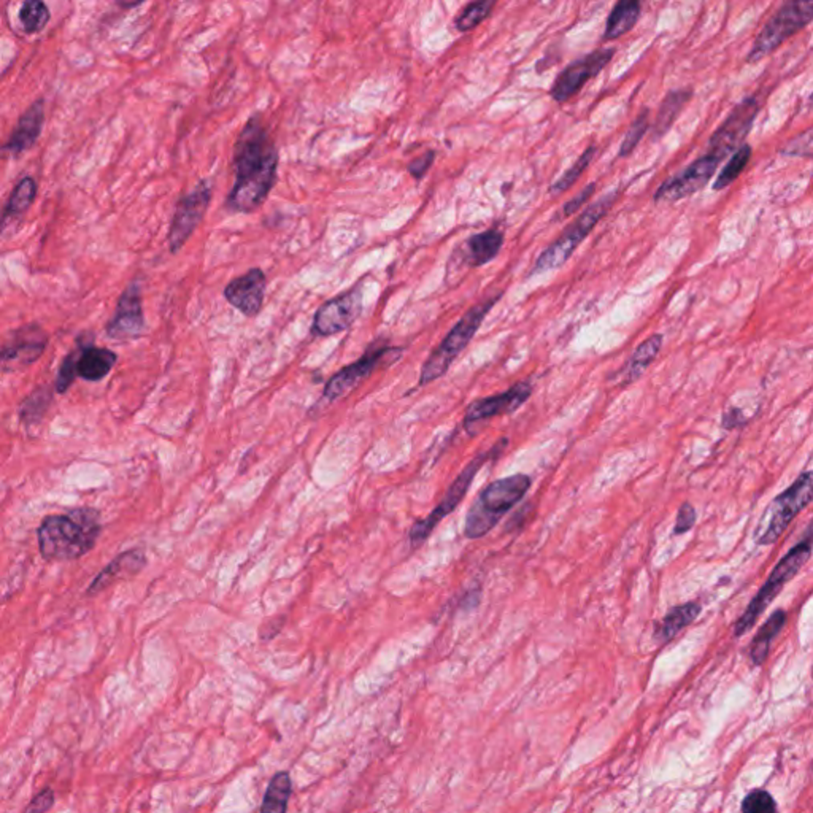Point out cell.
I'll use <instances>...</instances> for the list:
<instances>
[{
    "instance_id": "d4e9b609",
    "label": "cell",
    "mask_w": 813,
    "mask_h": 813,
    "mask_svg": "<svg viewBox=\"0 0 813 813\" xmlns=\"http://www.w3.org/2000/svg\"><path fill=\"white\" fill-rule=\"evenodd\" d=\"M642 15V4L638 0H622L612 8L608 15L607 28L602 36L604 42H612L628 34Z\"/></svg>"
},
{
    "instance_id": "1f68e13d",
    "label": "cell",
    "mask_w": 813,
    "mask_h": 813,
    "mask_svg": "<svg viewBox=\"0 0 813 813\" xmlns=\"http://www.w3.org/2000/svg\"><path fill=\"white\" fill-rule=\"evenodd\" d=\"M18 18H20L24 32L37 34V32H42L45 26L50 22L52 13H50L48 5L44 2L29 0V2L22 4Z\"/></svg>"
},
{
    "instance_id": "60d3db41",
    "label": "cell",
    "mask_w": 813,
    "mask_h": 813,
    "mask_svg": "<svg viewBox=\"0 0 813 813\" xmlns=\"http://www.w3.org/2000/svg\"><path fill=\"white\" fill-rule=\"evenodd\" d=\"M434 161H435V153H434V151H427V153L421 154L419 158H415V159L409 164V174H411L415 180L419 182V180H423L426 172L431 169Z\"/></svg>"
},
{
    "instance_id": "52a82bcc",
    "label": "cell",
    "mask_w": 813,
    "mask_h": 813,
    "mask_svg": "<svg viewBox=\"0 0 813 813\" xmlns=\"http://www.w3.org/2000/svg\"><path fill=\"white\" fill-rule=\"evenodd\" d=\"M813 499V470L804 472L798 480L778 494L769 508L762 515L760 526L756 529V543L770 545L776 543L785 529L794 520L801 510H804Z\"/></svg>"
},
{
    "instance_id": "ffe728a7",
    "label": "cell",
    "mask_w": 813,
    "mask_h": 813,
    "mask_svg": "<svg viewBox=\"0 0 813 813\" xmlns=\"http://www.w3.org/2000/svg\"><path fill=\"white\" fill-rule=\"evenodd\" d=\"M44 99H38V101L30 105L28 110L22 113L4 150L12 154V156H20L24 151H28L37 143L38 137H40L42 129H44Z\"/></svg>"
},
{
    "instance_id": "d590c367",
    "label": "cell",
    "mask_w": 813,
    "mask_h": 813,
    "mask_svg": "<svg viewBox=\"0 0 813 813\" xmlns=\"http://www.w3.org/2000/svg\"><path fill=\"white\" fill-rule=\"evenodd\" d=\"M650 127V110L645 109L644 111H640V115L636 118V121L630 125V131L624 135L623 142H622V147H620V158H626L630 156L638 143L640 140L644 139L645 134L648 131Z\"/></svg>"
},
{
    "instance_id": "e575fe53",
    "label": "cell",
    "mask_w": 813,
    "mask_h": 813,
    "mask_svg": "<svg viewBox=\"0 0 813 813\" xmlns=\"http://www.w3.org/2000/svg\"><path fill=\"white\" fill-rule=\"evenodd\" d=\"M594 153H596V147H588L585 150V153L581 154L579 158V161L575 162L572 166L571 169L565 172L561 178L557 180V183H553V186L549 188L551 192H565V191L569 190L572 184H575V182L579 180L580 176L583 175V172L588 169V166L593 161Z\"/></svg>"
},
{
    "instance_id": "bcb514c9",
    "label": "cell",
    "mask_w": 813,
    "mask_h": 813,
    "mask_svg": "<svg viewBox=\"0 0 813 813\" xmlns=\"http://www.w3.org/2000/svg\"><path fill=\"white\" fill-rule=\"evenodd\" d=\"M140 4H142V2H134V4H127V2H118V5H119L121 8L139 7Z\"/></svg>"
},
{
    "instance_id": "603a6c76",
    "label": "cell",
    "mask_w": 813,
    "mask_h": 813,
    "mask_svg": "<svg viewBox=\"0 0 813 813\" xmlns=\"http://www.w3.org/2000/svg\"><path fill=\"white\" fill-rule=\"evenodd\" d=\"M504 245V232L499 229H488L480 234L472 235L466 240V261L472 267L492 263Z\"/></svg>"
},
{
    "instance_id": "836d02e7",
    "label": "cell",
    "mask_w": 813,
    "mask_h": 813,
    "mask_svg": "<svg viewBox=\"0 0 813 813\" xmlns=\"http://www.w3.org/2000/svg\"><path fill=\"white\" fill-rule=\"evenodd\" d=\"M494 5H496V2H492V0H480V2H472L469 5H466L458 18L454 20L456 29L459 32H469V30L476 29L478 24H482L486 18L492 16Z\"/></svg>"
},
{
    "instance_id": "4dcf8cb0",
    "label": "cell",
    "mask_w": 813,
    "mask_h": 813,
    "mask_svg": "<svg viewBox=\"0 0 813 813\" xmlns=\"http://www.w3.org/2000/svg\"><path fill=\"white\" fill-rule=\"evenodd\" d=\"M752 153H753L752 145H750V143H744V145L731 156V159L726 164L725 169L721 170L719 176L715 178V182L711 184V190L723 191L726 190V188H729V186L742 175V172L747 169L748 162L752 159Z\"/></svg>"
},
{
    "instance_id": "6da1fadb",
    "label": "cell",
    "mask_w": 813,
    "mask_h": 813,
    "mask_svg": "<svg viewBox=\"0 0 813 813\" xmlns=\"http://www.w3.org/2000/svg\"><path fill=\"white\" fill-rule=\"evenodd\" d=\"M234 186L227 206L232 212L251 213L269 198L279 174V150L261 118L251 117L234 147Z\"/></svg>"
},
{
    "instance_id": "83f0119b",
    "label": "cell",
    "mask_w": 813,
    "mask_h": 813,
    "mask_svg": "<svg viewBox=\"0 0 813 813\" xmlns=\"http://www.w3.org/2000/svg\"><path fill=\"white\" fill-rule=\"evenodd\" d=\"M785 623H786V614H785L784 610H776L766 620V623L762 624L761 630H758V634L753 638L752 650H750V656H752L753 664L760 666L766 661L768 654H769L770 642L778 636L780 630H784Z\"/></svg>"
},
{
    "instance_id": "5bb4252c",
    "label": "cell",
    "mask_w": 813,
    "mask_h": 813,
    "mask_svg": "<svg viewBox=\"0 0 813 813\" xmlns=\"http://www.w3.org/2000/svg\"><path fill=\"white\" fill-rule=\"evenodd\" d=\"M362 313V288L354 286L350 291L324 302L316 310L312 330L315 336L329 337L344 332Z\"/></svg>"
},
{
    "instance_id": "484cf974",
    "label": "cell",
    "mask_w": 813,
    "mask_h": 813,
    "mask_svg": "<svg viewBox=\"0 0 813 813\" xmlns=\"http://www.w3.org/2000/svg\"><path fill=\"white\" fill-rule=\"evenodd\" d=\"M699 614H701V606L696 602H688V604L671 608L654 630V638L661 644H666L669 640H672L681 630H685L687 626L693 623Z\"/></svg>"
},
{
    "instance_id": "8992f818",
    "label": "cell",
    "mask_w": 813,
    "mask_h": 813,
    "mask_svg": "<svg viewBox=\"0 0 813 813\" xmlns=\"http://www.w3.org/2000/svg\"><path fill=\"white\" fill-rule=\"evenodd\" d=\"M618 198V192H608L607 196L596 200L593 206L588 207L585 212L580 215L577 220L567 227L565 234L557 239V242L551 243L549 248L543 251L541 256L537 257L534 267H533V275L535 273H543V272L555 271L561 265L565 264L571 259L572 253L577 249L580 243L591 234L596 224L607 215L608 210L615 204V199Z\"/></svg>"
},
{
    "instance_id": "3957f363",
    "label": "cell",
    "mask_w": 813,
    "mask_h": 813,
    "mask_svg": "<svg viewBox=\"0 0 813 813\" xmlns=\"http://www.w3.org/2000/svg\"><path fill=\"white\" fill-rule=\"evenodd\" d=\"M531 484L533 480L526 474H515L486 484L467 512L464 537L474 541L488 534L528 494Z\"/></svg>"
},
{
    "instance_id": "b9f144b4",
    "label": "cell",
    "mask_w": 813,
    "mask_h": 813,
    "mask_svg": "<svg viewBox=\"0 0 813 813\" xmlns=\"http://www.w3.org/2000/svg\"><path fill=\"white\" fill-rule=\"evenodd\" d=\"M54 804V792L52 788H45L44 792L38 793L36 798L32 799L29 806L26 807V813H46Z\"/></svg>"
},
{
    "instance_id": "cb8c5ba5",
    "label": "cell",
    "mask_w": 813,
    "mask_h": 813,
    "mask_svg": "<svg viewBox=\"0 0 813 813\" xmlns=\"http://www.w3.org/2000/svg\"><path fill=\"white\" fill-rule=\"evenodd\" d=\"M693 97V89L681 88L672 89L667 93L664 101L661 102L660 110L653 125V140H660L666 135L671 127L674 126L677 118L680 115L685 105L689 102Z\"/></svg>"
},
{
    "instance_id": "44dd1931",
    "label": "cell",
    "mask_w": 813,
    "mask_h": 813,
    "mask_svg": "<svg viewBox=\"0 0 813 813\" xmlns=\"http://www.w3.org/2000/svg\"><path fill=\"white\" fill-rule=\"evenodd\" d=\"M145 563L147 559L142 549H129L121 553L95 577L94 581L89 585L88 594L94 596L113 585L117 580L134 577L137 572L142 571Z\"/></svg>"
},
{
    "instance_id": "7402d4cb",
    "label": "cell",
    "mask_w": 813,
    "mask_h": 813,
    "mask_svg": "<svg viewBox=\"0 0 813 813\" xmlns=\"http://www.w3.org/2000/svg\"><path fill=\"white\" fill-rule=\"evenodd\" d=\"M78 377L88 381H99L110 374L118 361L117 353L109 348H99L94 345H78Z\"/></svg>"
},
{
    "instance_id": "ac0fdd59",
    "label": "cell",
    "mask_w": 813,
    "mask_h": 813,
    "mask_svg": "<svg viewBox=\"0 0 813 813\" xmlns=\"http://www.w3.org/2000/svg\"><path fill=\"white\" fill-rule=\"evenodd\" d=\"M46 344L48 337L37 324L13 330L12 337L2 350L4 372H12L34 364L44 354Z\"/></svg>"
},
{
    "instance_id": "74e56055",
    "label": "cell",
    "mask_w": 813,
    "mask_h": 813,
    "mask_svg": "<svg viewBox=\"0 0 813 813\" xmlns=\"http://www.w3.org/2000/svg\"><path fill=\"white\" fill-rule=\"evenodd\" d=\"M780 153L790 158H813V126L790 140Z\"/></svg>"
},
{
    "instance_id": "9a60e30c",
    "label": "cell",
    "mask_w": 813,
    "mask_h": 813,
    "mask_svg": "<svg viewBox=\"0 0 813 813\" xmlns=\"http://www.w3.org/2000/svg\"><path fill=\"white\" fill-rule=\"evenodd\" d=\"M615 48H601L572 62L571 66L565 67V70L557 75L549 91L551 97L559 103L569 101L580 93V89L583 88L588 81L601 74L615 56Z\"/></svg>"
},
{
    "instance_id": "30bf717a",
    "label": "cell",
    "mask_w": 813,
    "mask_h": 813,
    "mask_svg": "<svg viewBox=\"0 0 813 813\" xmlns=\"http://www.w3.org/2000/svg\"><path fill=\"white\" fill-rule=\"evenodd\" d=\"M761 99L758 95H748L734 107L725 121L711 134L707 151L717 154L723 161L734 154L744 143L753 127L756 117L761 110Z\"/></svg>"
},
{
    "instance_id": "5b68a950",
    "label": "cell",
    "mask_w": 813,
    "mask_h": 813,
    "mask_svg": "<svg viewBox=\"0 0 813 813\" xmlns=\"http://www.w3.org/2000/svg\"><path fill=\"white\" fill-rule=\"evenodd\" d=\"M812 21L813 0L785 2L756 36L745 61L748 64L760 62Z\"/></svg>"
},
{
    "instance_id": "8d00e7d4",
    "label": "cell",
    "mask_w": 813,
    "mask_h": 813,
    "mask_svg": "<svg viewBox=\"0 0 813 813\" xmlns=\"http://www.w3.org/2000/svg\"><path fill=\"white\" fill-rule=\"evenodd\" d=\"M744 813H776V804L769 793L755 790L750 793L742 802Z\"/></svg>"
},
{
    "instance_id": "8fae6325",
    "label": "cell",
    "mask_w": 813,
    "mask_h": 813,
    "mask_svg": "<svg viewBox=\"0 0 813 813\" xmlns=\"http://www.w3.org/2000/svg\"><path fill=\"white\" fill-rule=\"evenodd\" d=\"M212 200V183L202 180L196 188L176 202L167 242L170 253H178L188 242L196 227L202 223Z\"/></svg>"
},
{
    "instance_id": "e0dca14e",
    "label": "cell",
    "mask_w": 813,
    "mask_h": 813,
    "mask_svg": "<svg viewBox=\"0 0 813 813\" xmlns=\"http://www.w3.org/2000/svg\"><path fill=\"white\" fill-rule=\"evenodd\" d=\"M533 394V386L529 381H520L507 389L506 393L494 394V396L476 399L470 403L464 417V427L472 433V427L480 423H484L492 418L500 415H510L524 405Z\"/></svg>"
},
{
    "instance_id": "d6a6232c",
    "label": "cell",
    "mask_w": 813,
    "mask_h": 813,
    "mask_svg": "<svg viewBox=\"0 0 813 813\" xmlns=\"http://www.w3.org/2000/svg\"><path fill=\"white\" fill-rule=\"evenodd\" d=\"M50 402L52 393L46 388L36 389L29 397L24 399L21 405V419L26 427H32L42 421Z\"/></svg>"
},
{
    "instance_id": "7dc6e473",
    "label": "cell",
    "mask_w": 813,
    "mask_h": 813,
    "mask_svg": "<svg viewBox=\"0 0 813 813\" xmlns=\"http://www.w3.org/2000/svg\"><path fill=\"white\" fill-rule=\"evenodd\" d=\"M809 102L813 103V94L810 95V99H809Z\"/></svg>"
},
{
    "instance_id": "7c38bea8",
    "label": "cell",
    "mask_w": 813,
    "mask_h": 813,
    "mask_svg": "<svg viewBox=\"0 0 813 813\" xmlns=\"http://www.w3.org/2000/svg\"><path fill=\"white\" fill-rule=\"evenodd\" d=\"M723 159L717 154L705 151L703 156H699L696 161L691 162L687 169L681 170L680 174L671 176L664 183L661 184L658 191L654 192V202H679L681 199L689 198L696 194L699 191L703 190L711 176L719 170V166Z\"/></svg>"
},
{
    "instance_id": "ab89813d",
    "label": "cell",
    "mask_w": 813,
    "mask_h": 813,
    "mask_svg": "<svg viewBox=\"0 0 813 813\" xmlns=\"http://www.w3.org/2000/svg\"><path fill=\"white\" fill-rule=\"evenodd\" d=\"M696 518L695 507L691 506L689 502L681 504L679 513H677V520H675L674 534L681 535L688 533L689 529L696 524Z\"/></svg>"
},
{
    "instance_id": "277c9868",
    "label": "cell",
    "mask_w": 813,
    "mask_h": 813,
    "mask_svg": "<svg viewBox=\"0 0 813 813\" xmlns=\"http://www.w3.org/2000/svg\"><path fill=\"white\" fill-rule=\"evenodd\" d=\"M499 299H500V294L484 301V304L474 305L459 321L454 324L453 329L448 332L447 337L443 338V342L431 353V356L421 367L419 386L429 385L447 374L448 369L461 354L462 350L470 344V340L476 336V330L480 329L488 312L494 307V304Z\"/></svg>"
},
{
    "instance_id": "ee69618b",
    "label": "cell",
    "mask_w": 813,
    "mask_h": 813,
    "mask_svg": "<svg viewBox=\"0 0 813 813\" xmlns=\"http://www.w3.org/2000/svg\"><path fill=\"white\" fill-rule=\"evenodd\" d=\"M739 419L742 421V423L745 421V419L742 418V413H740V411H728V413L723 415V426L728 427V429H731V427H736V426L739 425Z\"/></svg>"
},
{
    "instance_id": "f35d334b",
    "label": "cell",
    "mask_w": 813,
    "mask_h": 813,
    "mask_svg": "<svg viewBox=\"0 0 813 813\" xmlns=\"http://www.w3.org/2000/svg\"><path fill=\"white\" fill-rule=\"evenodd\" d=\"M78 354H80V348H77L72 353H69L62 364L59 367L58 378H56V391L58 393H66L69 386L74 383L75 377L78 375V370H77V364H78Z\"/></svg>"
},
{
    "instance_id": "7bdbcfd3",
    "label": "cell",
    "mask_w": 813,
    "mask_h": 813,
    "mask_svg": "<svg viewBox=\"0 0 813 813\" xmlns=\"http://www.w3.org/2000/svg\"><path fill=\"white\" fill-rule=\"evenodd\" d=\"M594 190H596V183L588 184L583 188V191H580L579 194L575 198L571 199L567 204H565L563 212H561V216H572L573 213L579 212L580 207L583 204H587L588 199L591 198L594 194Z\"/></svg>"
},
{
    "instance_id": "f1b7e54d",
    "label": "cell",
    "mask_w": 813,
    "mask_h": 813,
    "mask_svg": "<svg viewBox=\"0 0 813 813\" xmlns=\"http://www.w3.org/2000/svg\"><path fill=\"white\" fill-rule=\"evenodd\" d=\"M661 346H663V336L654 334L652 337L646 338L645 342L638 345V350L630 356L628 366L624 369V383H632L638 380L640 375L644 374L645 369L656 360L660 354Z\"/></svg>"
},
{
    "instance_id": "4316f807",
    "label": "cell",
    "mask_w": 813,
    "mask_h": 813,
    "mask_svg": "<svg viewBox=\"0 0 813 813\" xmlns=\"http://www.w3.org/2000/svg\"><path fill=\"white\" fill-rule=\"evenodd\" d=\"M37 182L32 176H24L18 184H16L10 198L7 200V206L4 210V221L2 224L5 226L8 220L20 218L22 213L28 212L34 200L37 198Z\"/></svg>"
},
{
    "instance_id": "7a4b0ae2",
    "label": "cell",
    "mask_w": 813,
    "mask_h": 813,
    "mask_svg": "<svg viewBox=\"0 0 813 813\" xmlns=\"http://www.w3.org/2000/svg\"><path fill=\"white\" fill-rule=\"evenodd\" d=\"M101 533V513L81 507L48 516L37 531L38 549L46 561H74L94 549Z\"/></svg>"
},
{
    "instance_id": "4fadbf2b",
    "label": "cell",
    "mask_w": 813,
    "mask_h": 813,
    "mask_svg": "<svg viewBox=\"0 0 813 813\" xmlns=\"http://www.w3.org/2000/svg\"><path fill=\"white\" fill-rule=\"evenodd\" d=\"M402 354V348H394V346H383V348H375L356 361L350 366L344 367L334 375L322 393V397L332 402L338 397L348 394L352 389L356 388L361 381L366 380L369 375L374 372L377 367L383 366L386 362L396 361Z\"/></svg>"
},
{
    "instance_id": "ba28073f",
    "label": "cell",
    "mask_w": 813,
    "mask_h": 813,
    "mask_svg": "<svg viewBox=\"0 0 813 813\" xmlns=\"http://www.w3.org/2000/svg\"><path fill=\"white\" fill-rule=\"evenodd\" d=\"M810 555H812V545L799 542L796 547L790 549V553L786 557L780 559V563L774 567V571L770 572L766 583L762 585L761 589L758 591L755 598L748 604L745 612L737 620L736 628H734L736 638H742L745 632L755 626L762 612L769 607L770 602L774 601L776 594L782 591V588L804 567L807 561L810 559Z\"/></svg>"
},
{
    "instance_id": "f6af8a7d",
    "label": "cell",
    "mask_w": 813,
    "mask_h": 813,
    "mask_svg": "<svg viewBox=\"0 0 813 813\" xmlns=\"http://www.w3.org/2000/svg\"><path fill=\"white\" fill-rule=\"evenodd\" d=\"M801 542L813 545V520L809 523V526H807L806 531H804V534L801 537Z\"/></svg>"
},
{
    "instance_id": "d6986e66",
    "label": "cell",
    "mask_w": 813,
    "mask_h": 813,
    "mask_svg": "<svg viewBox=\"0 0 813 813\" xmlns=\"http://www.w3.org/2000/svg\"><path fill=\"white\" fill-rule=\"evenodd\" d=\"M267 279L263 269H249L245 275L229 281L224 288V299L242 315L256 316L264 304Z\"/></svg>"
},
{
    "instance_id": "9c48e42d",
    "label": "cell",
    "mask_w": 813,
    "mask_h": 813,
    "mask_svg": "<svg viewBox=\"0 0 813 813\" xmlns=\"http://www.w3.org/2000/svg\"><path fill=\"white\" fill-rule=\"evenodd\" d=\"M507 445V439L500 440L498 442V445H494L492 450H488L486 453L478 454L476 456L472 461L464 467L461 474L456 476L451 486L448 488V492H445V496L442 498L437 507L434 508L433 512L429 513L426 516L425 520H418L417 523H413V526L411 529V534H409V541H411L413 547H418L421 543L425 542L426 539L429 535L433 534L434 529L437 528L440 521L445 520L450 513L453 512L456 507L461 504L462 499L469 492L470 486H472V482L476 478V472L484 467V462L486 459L492 456L494 453H500Z\"/></svg>"
},
{
    "instance_id": "2e32d148",
    "label": "cell",
    "mask_w": 813,
    "mask_h": 813,
    "mask_svg": "<svg viewBox=\"0 0 813 813\" xmlns=\"http://www.w3.org/2000/svg\"><path fill=\"white\" fill-rule=\"evenodd\" d=\"M107 336L111 340H134L145 330L142 283L139 280L131 281L118 299L117 310L107 324Z\"/></svg>"
},
{
    "instance_id": "f546056e",
    "label": "cell",
    "mask_w": 813,
    "mask_h": 813,
    "mask_svg": "<svg viewBox=\"0 0 813 813\" xmlns=\"http://www.w3.org/2000/svg\"><path fill=\"white\" fill-rule=\"evenodd\" d=\"M289 796H291V778L288 776V772L275 774L267 786L261 813H286Z\"/></svg>"
}]
</instances>
